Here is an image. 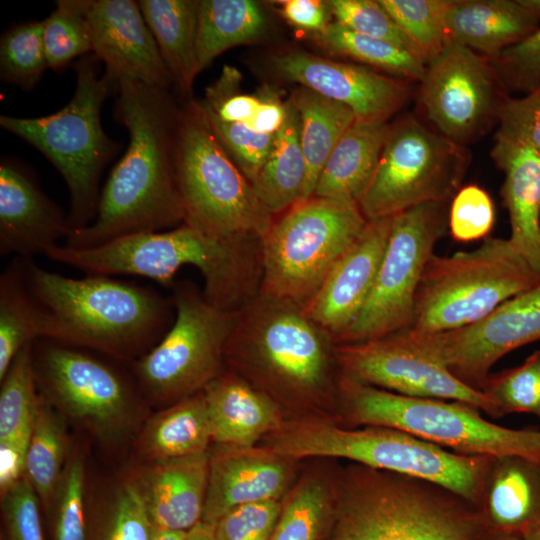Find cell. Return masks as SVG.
<instances>
[{
  "instance_id": "cell-15",
  "label": "cell",
  "mask_w": 540,
  "mask_h": 540,
  "mask_svg": "<svg viewBox=\"0 0 540 540\" xmlns=\"http://www.w3.org/2000/svg\"><path fill=\"white\" fill-rule=\"evenodd\" d=\"M420 102L436 130L460 145L480 137L509 97L488 60L448 39L427 64Z\"/></svg>"
},
{
  "instance_id": "cell-27",
  "label": "cell",
  "mask_w": 540,
  "mask_h": 540,
  "mask_svg": "<svg viewBox=\"0 0 540 540\" xmlns=\"http://www.w3.org/2000/svg\"><path fill=\"white\" fill-rule=\"evenodd\" d=\"M476 507L486 529L521 537L540 529V463L493 457Z\"/></svg>"
},
{
  "instance_id": "cell-38",
  "label": "cell",
  "mask_w": 540,
  "mask_h": 540,
  "mask_svg": "<svg viewBox=\"0 0 540 540\" xmlns=\"http://www.w3.org/2000/svg\"><path fill=\"white\" fill-rule=\"evenodd\" d=\"M317 39L331 52L399 77L421 81L425 73L426 63L418 55L393 43L357 33L335 20L317 34Z\"/></svg>"
},
{
  "instance_id": "cell-2",
  "label": "cell",
  "mask_w": 540,
  "mask_h": 540,
  "mask_svg": "<svg viewBox=\"0 0 540 540\" xmlns=\"http://www.w3.org/2000/svg\"><path fill=\"white\" fill-rule=\"evenodd\" d=\"M45 256L88 275H137L170 287L177 272L191 265L202 274L205 299L229 312L259 294L263 272L261 239H218L186 223L93 248L57 245Z\"/></svg>"
},
{
  "instance_id": "cell-26",
  "label": "cell",
  "mask_w": 540,
  "mask_h": 540,
  "mask_svg": "<svg viewBox=\"0 0 540 540\" xmlns=\"http://www.w3.org/2000/svg\"><path fill=\"white\" fill-rule=\"evenodd\" d=\"M491 157L503 172V204L517 252L540 273V156L528 145L495 137Z\"/></svg>"
},
{
  "instance_id": "cell-36",
  "label": "cell",
  "mask_w": 540,
  "mask_h": 540,
  "mask_svg": "<svg viewBox=\"0 0 540 540\" xmlns=\"http://www.w3.org/2000/svg\"><path fill=\"white\" fill-rule=\"evenodd\" d=\"M336 481L306 473L285 495L269 540H318L331 522Z\"/></svg>"
},
{
  "instance_id": "cell-42",
  "label": "cell",
  "mask_w": 540,
  "mask_h": 540,
  "mask_svg": "<svg viewBox=\"0 0 540 540\" xmlns=\"http://www.w3.org/2000/svg\"><path fill=\"white\" fill-rule=\"evenodd\" d=\"M43 41L50 69L59 70L92 52L84 0H60L43 20Z\"/></svg>"
},
{
  "instance_id": "cell-32",
  "label": "cell",
  "mask_w": 540,
  "mask_h": 540,
  "mask_svg": "<svg viewBox=\"0 0 540 540\" xmlns=\"http://www.w3.org/2000/svg\"><path fill=\"white\" fill-rule=\"evenodd\" d=\"M305 179L299 113L290 97L286 101L285 120L275 134L273 148L251 185L259 201L274 215L300 202Z\"/></svg>"
},
{
  "instance_id": "cell-39",
  "label": "cell",
  "mask_w": 540,
  "mask_h": 540,
  "mask_svg": "<svg viewBox=\"0 0 540 540\" xmlns=\"http://www.w3.org/2000/svg\"><path fill=\"white\" fill-rule=\"evenodd\" d=\"M0 381V441L29 437L40 399L32 343L20 350Z\"/></svg>"
},
{
  "instance_id": "cell-30",
  "label": "cell",
  "mask_w": 540,
  "mask_h": 540,
  "mask_svg": "<svg viewBox=\"0 0 540 540\" xmlns=\"http://www.w3.org/2000/svg\"><path fill=\"white\" fill-rule=\"evenodd\" d=\"M142 15L158 46L173 84L190 94L198 74L196 35L199 1L140 0Z\"/></svg>"
},
{
  "instance_id": "cell-25",
  "label": "cell",
  "mask_w": 540,
  "mask_h": 540,
  "mask_svg": "<svg viewBox=\"0 0 540 540\" xmlns=\"http://www.w3.org/2000/svg\"><path fill=\"white\" fill-rule=\"evenodd\" d=\"M202 392L212 441L219 446H255L285 421L271 397L235 372L221 373Z\"/></svg>"
},
{
  "instance_id": "cell-9",
  "label": "cell",
  "mask_w": 540,
  "mask_h": 540,
  "mask_svg": "<svg viewBox=\"0 0 540 540\" xmlns=\"http://www.w3.org/2000/svg\"><path fill=\"white\" fill-rule=\"evenodd\" d=\"M338 404L351 426L395 428L465 455L519 456L540 463V431L497 425L466 403L404 396L339 373Z\"/></svg>"
},
{
  "instance_id": "cell-12",
  "label": "cell",
  "mask_w": 540,
  "mask_h": 540,
  "mask_svg": "<svg viewBox=\"0 0 540 540\" xmlns=\"http://www.w3.org/2000/svg\"><path fill=\"white\" fill-rule=\"evenodd\" d=\"M175 309L161 340L135 362L138 381L152 398L177 402L197 394L222 371L238 312L210 304L190 281L171 285Z\"/></svg>"
},
{
  "instance_id": "cell-18",
  "label": "cell",
  "mask_w": 540,
  "mask_h": 540,
  "mask_svg": "<svg viewBox=\"0 0 540 540\" xmlns=\"http://www.w3.org/2000/svg\"><path fill=\"white\" fill-rule=\"evenodd\" d=\"M46 340L35 374L48 400L100 437L119 433L132 409L126 381L76 346Z\"/></svg>"
},
{
  "instance_id": "cell-8",
  "label": "cell",
  "mask_w": 540,
  "mask_h": 540,
  "mask_svg": "<svg viewBox=\"0 0 540 540\" xmlns=\"http://www.w3.org/2000/svg\"><path fill=\"white\" fill-rule=\"evenodd\" d=\"M184 222L224 240L262 239L274 223L215 136L199 101L180 110L174 148Z\"/></svg>"
},
{
  "instance_id": "cell-41",
  "label": "cell",
  "mask_w": 540,
  "mask_h": 540,
  "mask_svg": "<svg viewBox=\"0 0 540 540\" xmlns=\"http://www.w3.org/2000/svg\"><path fill=\"white\" fill-rule=\"evenodd\" d=\"M427 64L449 39L445 14L450 0H379Z\"/></svg>"
},
{
  "instance_id": "cell-21",
  "label": "cell",
  "mask_w": 540,
  "mask_h": 540,
  "mask_svg": "<svg viewBox=\"0 0 540 540\" xmlns=\"http://www.w3.org/2000/svg\"><path fill=\"white\" fill-rule=\"evenodd\" d=\"M392 217L367 221L303 307L307 316L336 339L351 325L367 300L382 262Z\"/></svg>"
},
{
  "instance_id": "cell-14",
  "label": "cell",
  "mask_w": 540,
  "mask_h": 540,
  "mask_svg": "<svg viewBox=\"0 0 540 540\" xmlns=\"http://www.w3.org/2000/svg\"><path fill=\"white\" fill-rule=\"evenodd\" d=\"M449 203H424L392 216L389 241L371 292L335 344L369 341L412 327L422 275L437 242L448 231Z\"/></svg>"
},
{
  "instance_id": "cell-24",
  "label": "cell",
  "mask_w": 540,
  "mask_h": 540,
  "mask_svg": "<svg viewBox=\"0 0 540 540\" xmlns=\"http://www.w3.org/2000/svg\"><path fill=\"white\" fill-rule=\"evenodd\" d=\"M208 453L153 462L133 482L154 529L188 532L202 520Z\"/></svg>"
},
{
  "instance_id": "cell-43",
  "label": "cell",
  "mask_w": 540,
  "mask_h": 540,
  "mask_svg": "<svg viewBox=\"0 0 540 540\" xmlns=\"http://www.w3.org/2000/svg\"><path fill=\"white\" fill-rule=\"evenodd\" d=\"M494 406V417L530 413L540 417V351L514 368L490 374L481 390Z\"/></svg>"
},
{
  "instance_id": "cell-49",
  "label": "cell",
  "mask_w": 540,
  "mask_h": 540,
  "mask_svg": "<svg viewBox=\"0 0 540 540\" xmlns=\"http://www.w3.org/2000/svg\"><path fill=\"white\" fill-rule=\"evenodd\" d=\"M55 498L56 540H86L84 468L80 458L74 457L65 465Z\"/></svg>"
},
{
  "instance_id": "cell-40",
  "label": "cell",
  "mask_w": 540,
  "mask_h": 540,
  "mask_svg": "<svg viewBox=\"0 0 540 540\" xmlns=\"http://www.w3.org/2000/svg\"><path fill=\"white\" fill-rule=\"evenodd\" d=\"M49 68L43 41V20L15 25L0 41V75L7 83L32 89Z\"/></svg>"
},
{
  "instance_id": "cell-55",
  "label": "cell",
  "mask_w": 540,
  "mask_h": 540,
  "mask_svg": "<svg viewBox=\"0 0 540 540\" xmlns=\"http://www.w3.org/2000/svg\"><path fill=\"white\" fill-rule=\"evenodd\" d=\"M29 440L30 436L0 441L1 496L25 476Z\"/></svg>"
},
{
  "instance_id": "cell-61",
  "label": "cell",
  "mask_w": 540,
  "mask_h": 540,
  "mask_svg": "<svg viewBox=\"0 0 540 540\" xmlns=\"http://www.w3.org/2000/svg\"><path fill=\"white\" fill-rule=\"evenodd\" d=\"M522 540H540V529L523 535Z\"/></svg>"
},
{
  "instance_id": "cell-23",
  "label": "cell",
  "mask_w": 540,
  "mask_h": 540,
  "mask_svg": "<svg viewBox=\"0 0 540 540\" xmlns=\"http://www.w3.org/2000/svg\"><path fill=\"white\" fill-rule=\"evenodd\" d=\"M69 216L20 167L0 165V254L33 259L67 239Z\"/></svg>"
},
{
  "instance_id": "cell-31",
  "label": "cell",
  "mask_w": 540,
  "mask_h": 540,
  "mask_svg": "<svg viewBox=\"0 0 540 540\" xmlns=\"http://www.w3.org/2000/svg\"><path fill=\"white\" fill-rule=\"evenodd\" d=\"M35 339H55L49 311L30 291L21 258H15L0 276V380L16 355Z\"/></svg>"
},
{
  "instance_id": "cell-37",
  "label": "cell",
  "mask_w": 540,
  "mask_h": 540,
  "mask_svg": "<svg viewBox=\"0 0 540 540\" xmlns=\"http://www.w3.org/2000/svg\"><path fill=\"white\" fill-rule=\"evenodd\" d=\"M66 447L62 418L48 399L40 397L27 450L25 476L44 503L55 497L65 468Z\"/></svg>"
},
{
  "instance_id": "cell-1",
  "label": "cell",
  "mask_w": 540,
  "mask_h": 540,
  "mask_svg": "<svg viewBox=\"0 0 540 540\" xmlns=\"http://www.w3.org/2000/svg\"><path fill=\"white\" fill-rule=\"evenodd\" d=\"M117 94L115 116L127 128L129 144L100 192L95 219L73 230L67 247L93 248L184 222L174 166L180 110L168 90L140 82H121Z\"/></svg>"
},
{
  "instance_id": "cell-11",
  "label": "cell",
  "mask_w": 540,
  "mask_h": 540,
  "mask_svg": "<svg viewBox=\"0 0 540 540\" xmlns=\"http://www.w3.org/2000/svg\"><path fill=\"white\" fill-rule=\"evenodd\" d=\"M356 203L312 196L261 239L260 293L304 307L367 224Z\"/></svg>"
},
{
  "instance_id": "cell-17",
  "label": "cell",
  "mask_w": 540,
  "mask_h": 540,
  "mask_svg": "<svg viewBox=\"0 0 540 540\" xmlns=\"http://www.w3.org/2000/svg\"><path fill=\"white\" fill-rule=\"evenodd\" d=\"M338 371L355 382L396 394L458 401L494 417L488 397L453 376L404 331L357 343L335 344Z\"/></svg>"
},
{
  "instance_id": "cell-29",
  "label": "cell",
  "mask_w": 540,
  "mask_h": 540,
  "mask_svg": "<svg viewBox=\"0 0 540 540\" xmlns=\"http://www.w3.org/2000/svg\"><path fill=\"white\" fill-rule=\"evenodd\" d=\"M390 125L382 119H359L331 152L313 196L359 204L377 168Z\"/></svg>"
},
{
  "instance_id": "cell-34",
  "label": "cell",
  "mask_w": 540,
  "mask_h": 540,
  "mask_svg": "<svg viewBox=\"0 0 540 540\" xmlns=\"http://www.w3.org/2000/svg\"><path fill=\"white\" fill-rule=\"evenodd\" d=\"M291 98L299 113L300 143L306 165L301 203L313 196L331 152L357 117L344 104L304 86L293 92Z\"/></svg>"
},
{
  "instance_id": "cell-22",
  "label": "cell",
  "mask_w": 540,
  "mask_h": 540,
  "mask_svg": "<svg viewBox=\"0 0 540 540\" xmlns=\"http://www.w3.org/2000/svg\"><path fill=\"white\" fill-rule=\"evenodd\" d=\"M295 462L265 446H220L210 455L201 521L215 525L234 508L280 500L291 482Z\"/></svg>"
},
{
  "instance_id": "cell-46",
  "label": "cell",
  "mask_w": 540,
  "mask_h": 540,
  "mask_svg": "<svg viewBox=\"0 0 540 540\" xmlns=\"http://www.w3.org/2000/svg\"><path fill=\"white\" fill-rule=\"evenodd\" d=\"M495 224L491 196L475 184L461 186L449 203L448 231L458 242L485 239Z\"/></svg>"
},
{
  "instance_id": "cell-48",
  "label": "cell",
  "mask_w": 540,
  "mask_h": 540,
  "mask_svg": "<svg viewBox=\"0 0 540 540\" xmlns=\"http://www.w3.org/2000/svg\"><path fill=\"white\" fill-rule=\"evenodd\" d=\"M242 75L235 67L225 65L219 77L206 88L199 101L204 110L224 122L248 124L260 106V96L244 94L240 89Z\"/></svg>"
},
{
  "instance_id": "cell-58",
  "label": "cell",
  "mask_w": 540,
  "mask_h": 540,
  "mask_svg": "<svg viewBox=\"0 0 540 540\" xmlns=\"http://www.w3.org/2000/svg\"><path fill=\"white\" fill-rule=\"evenodd\" d=\"M473 540H522V537L515 534L485 529Z\"/></svg>"
},
{
  "instance_id": "cell-3",
  "label": "cell",
  "mask_w": 540,
  "mask_h": 540,
  "mask_svg": "<svg viewBox=\"0 0 540 540\" xmlns=\"http://www.w3.org/2000/svg\"><path fill=\"white\" fill-rule=\"evenodd\" d=\"M334 347L302 306L259 293L238 312L225 360L279 406H328L338 403Z\"/></svg>"
},
{
  "instance_id": "cell-56",
  "label": "cell",
  "mask_w": 540,
  "mask_h": 540,
  "mask_svg": "<svg viewBox=\"0 0 540 540\" xmlns=\"http://www.w3.org/2000/svg\"><path fill=\"white\" fill-rule=\"evenodd\" d=\"M260 106L248 125L257 132L276 134L286 117V102H282L278 94L270 88L262 89Z\"/></svg>"
},
{
  "instance_id": "cell-13",
  "label": "cell",
  "mask_w": 540,
  "mask_h": 540,
  "mask_svg": "<svg viewBox=\"0 0 540 540\" xmlns=\"http://www.w3.org/2000/svg\"><path fill=\"white\" fill-rule=\"evenodd\" d=\"M469 160L465 146L406 116L390 125L377 168L358 205L371 220L424 203H449L462 186Z\"/></svg>"
},
{
  "instance_id": "cell-54",
  "label": "cell",
  "mask_w": 540,
  "mask_h": 540,
  "mask_svg": "<svg viewBox=\"0 0 540 540\" xmlns=\"http://www.w3.org/2000/svg\"><path fill=\"white\" fill-rule=\"evenodd\" d=\"M282 14L292 25L315 33L322 32L330 21L328 2L320 0H285L279 2Z\"/></svg>"
},
{
  "instance_id": "cell-53",
  "label": "cell",
  "mask_w": 540,
  "mask_h": 540,
  "mask_svg": "<svg viewBox=\"0 0 540 540\" xmlns=\"http://www.w3.org/2000/svg\"><path fill=\"white\" fill-rule=\"evenodd\" d=\"M2 503L11 540H43L38 495L26 476L2 496Z\"/></svg>"
},
{
  "instance_id": "cell-4",
  "label": "cell",
  "mask_w": 540,
  "mask_h": 540,
  "mask_svg": "<svg viewBox=\"0 0 540 540\" xmlns=\"http://www.w3.org/2000/svg\"><path fill=\"white\" fill-rule=\"evenodd\" d=\"M22 262L30 291L53 318L55 341L130 358L146 354L173 323L171 298L153 289L105 275L70 278L33 259Z\"/></svg>"
},
{
  "instance_id": "cell-35",
  "label": "cell",
  "mask_w": 540,
  "mask_h": 540,
  "mask_svg": "<svg viewBox=\"0 0 540 540\" xmlns=\"http://www.w3.org/2000/svg\"><path fill=\"white\" fill-rule=\"evenodd\" d=\"M267 29L266 15L255 1H199L196 35L198 73L227 49L257 41Z\"/></svg>"
},
{
  "instance_id": "cell-59",
  "label": "cell",
  "mask_w": 540,
  "mask_h": 540,
  "mask_svg": "<svg viewBox=\"0 0 540 540\" xmlns=\"http://www.w3.org/2000/svg\"><path fill=\"white\" fill-rule=\"evenodd\" d=\"M187 532L154 529L152 540H186Z\"/></svg>"
},
{
  "instance_id": "cell-52",
  "label": "cell",
  "mask_w": 540,
  "mask_h": 540,
  "mask_svg": "<svg viewBox=\"0 0 540 540\" xmlns=\"http://www.w3.org/2000/svg\"><path fill=\"white\" fill-rule=\"evenodd\" d=\"M154 527L134 483L117 492L104 540H152Z\"/></svg>"
},
{
  "instance_id": "cell-7",
  "label": "cell",
  "mask_w": 540,
  "mask_h": 540,
  "mask_svg": "<svg viewBox=\"0 0 540 540\" xmlns=\"http://www.w3.org/2000/svg\"><path fill=\"white\" fill-rule=\"evenodd\" d=\"M99 62L92 53L74 64L76 88L61 110L34 118L0 117L3 129L39 150L63 177L70 194L72 231L95 219L101 174L119 150L101 124L103 103L118 88L100 75Z\"/></svg>"
},
{
  "instance_id": "cell-60",
  "label": "cell",
  "mask_w": 540,
  "mask_h": 540,
  "mask_svg": "<svg viewBox=\"0 0 540 540\" xmlns=\"http://www.w3.org/2000/svg\"><path fill=\"white\" fill-rule=\"evenodd\" d=\"M521 4L540 21V0H520Z\"/></svg>"
},
{
  "instance_id": "cell-28",
  "label": "cell",
  "mask_w": 540,
  "mask_h": 540,
  "mask_svg": "<svg viewBox=\"0 0 540 540\" xmlns=\"http://www.w3.org/2000/svg\"><path fill=\"white\" fill-rule=\"evenodd\" d=\"M448 37L490 60L540 27L520 0H450Z\"/></svg>"
},
{
  "instance_id": "cell-44",
  "label": "cell",
  "mask_w": 540,
  "mask_h": 540,
  "mask_svg": "<svg viewBox=\"0 0 540 540\" xmlns=\"http://www.w3.org/2000/svg\"><path fill=\"white\" fill-rule=\"evenodd\" d=\"M204 112L218 141L252 184L273 148L275 134L257 132L246 123L224 122Z\"/></svg>"
},
{
  "instance_id": "cell-19",
  "label": "cell",
  "mask_w": 540,
  "mask_h": 540,
  "mask_svg": "<svg viewBox=\"0 0 540 540\" xmlns=\"http://www.w3.org/2000/svg\"><path fill=\"white\" fill-rule=\"evenodd\" d=\"M92 53L117 86L140 82L162 90L173 84L138 2L84 0Z\"/></svg>"
},
{
  "instance_id": "cell-45",
  "label": "cell",
  "mask_w": 540,
  "mask_h": 540,
  "mask_svg": "<svg viewBox=\"0 0 540 540\" xmlns=\"http://www.w3.org/2000/svg\"><path fill=\"white\" fill-rule=\"evenodd\" d=\"M327 2L336 22L357 33L393 43L420 57L415 46L379 0H329Z\"/></svg>"
},
{
  "instance_id": "cell-10",
  "label": "cell",
  "mask_w": 540,
  "mask_h": 540,
  "mask_svg": "<svg viewBox=\"0 0 540 540\" xmlns=\"http://www.w3.org/2000/svg\"><path fill=\"white\" fill-rule=\"evenodd\" d=\"M540 283L508 239L487 237L471 251L434 254L422 275L410 330L441 332L474 323Z\"/></svg>"
},
{
  "instance_id": "cell-16",
  "label": "cell",
  "mask_w": 540,
  "mask_h": 540,
  "mask_svg": "<svg viewBox=\"0 0 540 540\" xmlns=\"http://www.w3.org/2000/svg\"><path fill=\"white\" fill-rule=\"evenodd\" d=\"M404 332L462 383L481 391L497 361L519 347L540 341V283L464 327Z\"/></svg>"
},
{
  "instance_id": "cell-20",
  "label": "cell",
  "mask_w": 540,
  "mask_h": 540,
  "mask_svg": "<svg viewBox=\"0 0 540 540\" xmlns=\"http://www.w3.org/2000/svg\"><path fill=\"white\" fill-rule=\"evenodd\" d=\"M270 63L278 76L344 104L359 119L387 120L409 95L408 87L393 77L301 50L276 54Z\"/></svg>"
},
{
  "instance_id": "cell-51",
  "label": "cell",
  "mask_w": 540,
  "mask_h": 540,
  "mask_svg": "<svg viewBox=\"0 0 540 540\" xmlns=\"http://www.w3.org/2000/svg\"><path fill=\"white\" fill-rule=\"evenodd\" d=\"M497 123L495 137L522 142L540 156V86L522 97H508Z\"/></svg>"
},
{
  "instance_id": "cell-5",
  "label": "cell",
  "mask_w": 540,
  "mask_h": 540,
  "mask_svg": "<svg viewBox=\"0 0 540 540\" xmlns=\"http://www.w3.org/2000/svg\"><path fill=\"white\" fill-rule=\"evenodd\" d=\"M327 540H473L476 506L433 482L353 463L336 481Z\"/></svg>"
},
{
  "instance_id": "cell-50",
  "label": "cell",
  "mask_w": 540,
  "mask_h": 540,
  "mask_svg": "<svg viewBox=\"0 0 540 540\" xmlns=\"http://www.w3.org/2000/svg\"><path fill=\"white\" fill-rule=\"evenodd\" d=\"M282 509L281 500H269L232 509L214 525L216 540H269Z\"/></svg>"
},
{
  "instance_id": "cell-6",
  "label": "cell",
  "mask_w": 540,
  "mask_h": 540,
  "mask_svg": "<svg viewBox=\"0 0 540 540\" xmlns=\"http://www.w3.org/2000/svg\"><path fill=\"white\" fill-rule=\"evenodd\" d=\"M264 446L296 461L309 457L341 458L417 477L450 490L474 506L493 458L456 453L395 428L351 429L317 418L285 420L265 437Z\"/></svg>"
},
{
  "instance_id": "cell-57",
  "label": "cell",
  "mask_w": 540,
  "mask_h": 540,
  "mask_svg": "<svg viewBox=\"0 0 540 540\" xmlns=\"http://www.w3.org/2000/svg\"><path fill=\"white\" fill-rule=\"evenodd\" d=\"M186 540H216L214 525L200 521L187 532Z\"/></svg>"
},
{
  "instance_id": "cell-47",
  "label": "cell",
  "mask_w": 540,
  "mask_h": 540,
  "mask_svg": "<svg viewBox=\"0 0 540 540\" xmlns=\"http://www.w3.org/2000/svg\"><path fill=\"white\" fill-rule=\"evenodd\" d=\"M502 86L527 94L540 86V27L488 60Z\"/></svg>"
},
{
  "instance_id": "cell-33",
  "label": "cell",
  "mask_w": 540,
  "mask_h": 540,
  "mask_svg": "<svg viewBox=\"0 0 540 540\" xmlns=\"http://www.w3.org/2000/svg\"><path fill=\"white\" fill-rule=\"evenodd\" d=\"M212 441L203 392L181 399L154 416L140 439L143 454L153 462L206 453Z\"/></svg>"
}]
</instances>
